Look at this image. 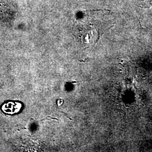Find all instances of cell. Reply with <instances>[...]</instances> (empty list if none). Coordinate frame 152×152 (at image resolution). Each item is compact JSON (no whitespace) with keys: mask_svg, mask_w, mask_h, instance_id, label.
I'll return each instance as SVG.
<instances>
[{"mask_svg":"<svg viewBox=\"0 0 152 152\" xmlns=\"http://www.w3.org/2000/svg\"><path fill=\"white\" fill-rule=\"evenodd\" d=\"M22 104L19 102H9L4 104L1 107L2 110L7 114H12L19 112L22 108Z\"/></svg>","mask_w":152,"mask_h":152,"instance_id":"1","label":"cell"}]
</instances>
